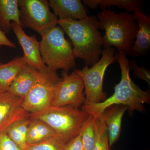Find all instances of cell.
<instances>
[{
	"instance_id": "21",
	"label": "cell",
	"mask_w": 150,
	"mask_h": 150,
	"mask_svg": "<svg viewBox=\"0 0 150 150\" xmlns=\"http://www.w3.org/2000/svg\"><path fill=\"white\" fill-rule=\"evenodd\" d=\"M83 150H93L96 140V118L90 115L81 131Z\"/></svg>"
},
{
	"instance_id": "12",
	"label": "cell",
	"mask_w": 150,
	"mask_h": 150,
	"mask_svg": "<svg viewBox=\"0 0 150 150\" xmlns=\"http://www.w3.org/2000/svg\"><path fill=\"white\" fill-rule=\"evenodd\" d=\"M48 2L59 19L81 20L88 16L87 10L81 0H49Z\"/></svg>"
},
{
	"instance_id": "10",
	"label": "cell",
	"mask_w": 150,
	"mask_h": 150,
	"mask_svg": "<svg viewBox=\"0 0 150 150\" xmlns=\"http://www.w3.org/2000/svg\"><path fill=\"white\" fill-rule=\"evenodd\" d=\"M23 100L8 92H0V132L16 121L30 118V114L23 107Z\"/></svg>"
},
{
	"instance_id": "20",
	"label": "cell",
	"mask_w": 150,
	"mask_h": 150,
	"mask_svg": "<svg viewBox=\"0 0 150 150\" xmlns=\"http://www.w3.org/2000/svg\"><path fill=\"white\" fill-rule=\"evenodd\" d=\"M30 118L19 120L11 124L4 131L9 138L22 150L27 147L28 129Z\"/></svg>"
},
{
	"instance_id": "16",
	"label": "cell",
	"mask_w": 150,
	"mask_h": 150,
	"mask_svg": "<svg viewBox=\"0 0 150 150\" xmlns=\"http://www.w3.org/2000/svg\"><path fill=\"white\" fill-rule=\"evenodd\" d=\"M12 22L20 25L18 0H0V29L8 33Z\"/></svg>"
},
{
	"instance_id": "19",
	"label": "cell",
	"mask_w": 150,
	"mask_h": 150,
	"mask_svg": "<svg viewBox=\"0 0 150 150\" xmlns=\"http://www.w3.org/2000/svg\"><path fill=\"white\" fill-rule=\"evenodd\" d=\"M84 4L91 9H96L98 7L103 9L115 6L127 12L133 13L134 12L143 9V1L140 0H83Z\"/></svg>"
},
{
	"instance_id": "25",
	"label": "cell",
	"mask_w": 150,
	"mask_h": 150,
	"mask_svg": "<svg viewBox=\"0 0 150 150\" xmlns=\"http://www.w3.org/2000/svg\"><path fill=\"white\" fill-rule=\"evenodd\" d=\"M0 150H22L6 134L4 131L0 132Z\"/></svg>"
},
{
	"instance_id": "15",
	"label": "cell",
	"mask_w": 150,
	"mask_h": 150,
	"mask_svg": "<svg viewBox=\"0 0 150 150\" xmlns=\"http://www.w3.org/2000/svg\"><path fill=\"white\" fill-rule=\"evenodd\" d=\"M38 72V71L26 64L11 83L7 91L24 99L35 83Z\"/></svg>"
},
{
	"instance_id": "8",
	"label": "cell",
	"mask_w": 150,
	"mask_h": 150,
	"mask_svg": "<svg viewBox=\"0 0 150 150\" xmlns=\"http://www.w3.org/2000/svg\"><path fill=\"white\" fill-rule=\"evenodd\" d=\"M20 25L35 30L40 35L58 25L59 19L50 11L46 0H18Z\"/></svg>"
},
{
	"instance_id": "3",
	"label": "cell",
	"mask_w": 150,
	"mask_h": 150,
	"mask_svg": "<svg viewBox=\"0 0 150 150\" xmlns=\"http://www.w3.org/2000/svg\"><path fill=\"white\" fill-rule=\"evenodd\" d=\"M99 29L104 30L103 48L114 47L131 56L138 25L134 14L122 11L117 13L110 9L103 10L97 16Z\"/></svg>"
},
{
	"instance_id": "1",
	"label": "cell",
	"mask_w": 150,
	"mask_h": 150,
	"mask_svg": "<svg viewBox=\"0 0 150 150\" xmlns=\"http://www.w3.org/2000/svg\"><path fill=\"white\" fill-rule=\"evenodd\" d=\"M116 55L121 76L120 81L114 87V93L103 102L82 105L83 110L95 118H99L106 108L113 105H124L131 111L144 112V104L150 103L149 91L143 90L130 77L129 61L126 54L118 51Z\"/></svg>"
},
{
	"instance_id": "24",
	"label": "cell",
	"mask_w": 150,
	"mask_h": 150,
	"mask_svg": "<svg viewBox=\"0 0 150 150\" xmlns=\"http://www.w3.org/2000/svg\"><path fill=\"white\" fill-rule=\"evenodd\" d=\"M129 66L130 69L133 71L134 77L143 80L150 86V71L144 67H139L134 59H131L129 61Z\"/></svg>"
},
{
	"instance_id": "27",
	"label": "cell",
	"mask_w": 150,
	"mask_h": 150,
	"mask_svg": "<svg viewBox=\"0 0 150 150\" xmlns=\"http://www.w3.org/2000/svg\"><path fill=\"white\" fill-rule=\"evenodd\" d=\"M3 46H6L12 48H16V45L11 41L7 37L5 33L0 29V48Z\"/></svg>"
},
{
	"instance_id": "11",
	"label": "cell",
	"mask_w": 150,
	"mask_h": 150,
	"mask_svg": "<svg viewBox=\"0 0 150 150\" xmlns=\"http://www.w3.org/2000/svg\"><path fill=\"white\" fill-rule=\"evenodd\" d=\"M11 25L23 50V57L26 64L38 71L46 69L47 67L43 63L40 55V42L35 35H28L21 25L14 22H12Z\"/></svg>"
},
{
	"instance_id": "23",
	"label": "cell",
	"mask_w": 150,
	"mask_h": 150,
	"mask_svg": "<svg viewBox=\"0 0 150 150\" xmlns=\"http://www.w3.org/2000/svg\"><path fill=\"white\" fill-rule=\"evenodd\" d=\"M66 143L56 136L44 142L28 145L24 150H64Z\"/></svg>"
},
{
	"instance_id": "7",
	"label": "cell",
	"mask_w": 150,
	"mask_h": 150,
	"mask_svg": "<svg viewBox=\"0 0 150 150\" xmlns=\"http://www.w3.org/2000/svg\"><path fill=\"white\" fill-rule=\"evenodd\" d=\"M61 79L56 71L48 67L38 71L35 83L23 99L25 109L30 114H34L50 107Z\"/></svg>"
},
{
	"instance_id": "13",
	"label": "cell",
	"mask_w": 150,
	"mask_h": 150,
	"mask_svg": "<svg viewBox=\"0 0 150 150\" xmlns=\"http://www.w3.org/2000/svg\"><path fill=\"white\" fill-rule=\"evenodd\" d=\"M133 13L138 25V30L131 56L136 57L144 55L150 48V18L146 15L143 9Z\"/></svg>"
},
{
	"instance_id": "17",
	"label": "cell",
	"mask_w": 150,
	"mask_h": 150,
	"mask_svg": "<svg viewBox=\"0 0 150 150\" xmlns=\"http://www.w3.org/2000/svg\"><path fill=\"white\" fill-rule=\"evenodd\" d=\"M27 134L28 145L37 144L57 136L54 129L46 122L35 118H30Z\"/></svg>"
},
{
	"instance_id": "6",
	"label": "cell",
	"mask_w": 150,
	"mask_h": 150,
	"mask_svg": "<svg viewBox=\"0 0 150 150\" xmlns=\"http://www.w3.org/2000/svg\"><path fill=\"white\" fill-rule=\"evenodd\" d=\"M101 55L91 68L86 66L81 70L74 69L83 81L86 104L99 103L107 98L103 90V78L108 67L116 61V49L112 47L105 48Z\"/></svg>"
},
{
	"instance_id": "18",
	"label": "cell",
	"mask_w": 150,
	"mask_h": 150,
	"mask_svg": "<svg viewBox=\"0 0 150 150\" xmlns=\"http://www.w3.org/2000/svg\"><path fill=\"white\" fill-rule=\"evenodd\" d=\"M26 64L23 56L0 64V91H7L11 83Z\"/></svg>"
},
{
	"instance_id": "4",
	"label": "cell",
	"mask_w": 150,
	"mask_h": 150,
	"mask_svg": "<svg viewBox=\"0 0 150 150\" xmlns=\"http://www.w3.org/2000/svg\"><path fill=\"white\" fill-rule=\"evenodd\" d=\"M65 32L59 25L46 30L41 35L40 55L42 61L50 69L64 71L75 69L76 56L69 41L65 38Z\"/></svg>"
},
{
	"instance_id": "26",
	"label": "cell",
	"mask_w": 150,
	"mask_h": 150,
	"mask_svg": "<svg viewBox=\"0 0 150 150\" xmlns=\"http://www.w3.org/2000/svg\"><path fill=\"white\" fill-rule=\"evenodd\" d=\"M64 150H83L81 140V131L78 136L65 144Z\"/></svg>"
},
{
	"instance_id": "9",
	"label": "cell",
	"mask_w": 150,
	"mask_h": 150,
	"mask_svg": "<svg viewBox=\"0 0 150 150\" xmlns=\"http://www.w3.org/2000/svg\"><path fill=\"white\" fill-rule=\"evenodd\" d=\"M82 79L74 70L71 74L63 71L61 80L56 87L51 106L70 105L79 108L86 101Z\"/></svg>"
},
{
	"instance_id": "28",
	"label": "cell",
	"mask_w": 150,
	"mask_h": 150,
	"mask_svg": "<svg viewBox=\"0 0 150 150\" xmlns=\"http://www.w3.org/2000/svg\"><path fill=\"white\" fill-rule=\"evenodd\" d=\"M0 92H1V91H0Z\"/></svg>"
},
{
	"instance_id": "22",
	"label": "cell",
	"mask_w": 150,
	"mask_h": 150,
	"mask_svg": "<svg viewBox=\"0 0 150 150\" xmlns=\"http://www.w3.org/2000/svg\"><path fill=\"white\" fill-rule=\"evenodd\" d=\"M96 118V140L93 150H110L106 126L100 117Z\"/></svg>"
},
{
	"instance_id": "5",
	"label": "cell",
	"mask_w": 150,
	"mask_h": 150,
	"mask_svg": "<svg viewBox=\"0 0 150 150\" xmlns=\"http://www.w3.org/2000/svg\"><path fill=\"white\" fill-rule=\"evenodd\" d=\"M90 115L83 110L70 106H51L43 111L30 114V118L40 119L49 125L57 136L66 143L78 136Z\"/></svg>"
},
{
	"instance_id": "2",
	"label": "cell",
	"mask_w": 150,
	"mask_h": 150,
	"mask_svg": "<svg viewBox=\"0 0 150 150\" xmlns=\"http://www.w3.org/2000/svg\"><path fill=\"white\" fill-rule=\"evenodd\" d=\"M58 25L71 39L76 58L82 60L88 67L99 61L103 50V39L97 17L88 16L81 20L59 19Z\"/></svg>"
},
{
	"instance_id": "14",
	"label": "cell",
	"mask_w": 150,
	"mask_h": 150,
	"mask_svg": "<svg viewBox=\"0 0 150 150\" xmlns=\"http://www.w3.org/2000/svg\"><path fill=\"white\" fill-rule=\"evenodd\" d=\"M128 108L122 105H113L108 108L100 115L107 130L108 144L111 148L119 139L121 131L122 118Z\"/></svg>"
}]
</instances>
